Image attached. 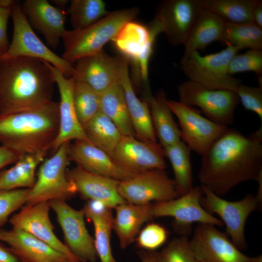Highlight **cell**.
<instances>
[{"label": "cell", "mask_w": 262, "mask_h": 262, "mask_svg": "<svg viewBox=\"0 0 262 262\" xmlns=\"http://www.w3.org/2000/svg\"><path fill=\"white\" fill-rule=\"evenodd\" d=\"M201 187L203 191L201 206L209 213L217 214L226 226L232 242L239 249H245L247 243L245 228L247 219L251 213L260 208L262 202L252 194L238 201H228L206 187Z\"/></svg>", "instance_id": "obj_9"}, {"label": "cell", "mask_w": 262, "mask_h": 262, "mask_svg": "<svg viewBox=\"0 0 262 262\" xmlns=\"http://www.w3.org/2000/svg\"><path fill=\"white\" fill-rule=\"evenodd\" d=\"M252 22L262 29V1L258 0L252 12Z\"/></svg>", "instance_id": "obj_47"}, {"label": "cell", "mask_w": 262, "mask_h": 262, "mask_svg": "<svg viewBox=\"0 0 262 262\" xmlns=\"http://www.w3.org/2000/svg\"><path fill=\"white\" fill-rule=\"evenodd\" d=\"M0 241L7 243L23 262H72L30 233L13 228L2 230Z\"/></svg>", "instance_id": "obj_24"}, {"label": "cell", "mask_w": 262, "mask_h": 262, "mask_svg": "<svg viewBox=\"0 0 262 262\" xmlns=\"http://www.w3.org/2000/svg\"><path fill=\"white\" fill-rule=\"evenodd\" d=\"M11 9L12 7H0V50L3 53L8 49L10 44L7 35V26Z\"/></svg>", "instance_id": "obj_43"}, {"label": "cell", "mask_w": 262, "mask_h": 262, "mask_svg": "<svg viewBox=\"0 0 262 262\" xmlns=\"http://www.w3.org/2000/svg\"><path fill=\"white\" fill-rule=\"evenodd\" d=\"M198 177L219 196L243 182L262 179V126L247 135L228 128L202 155Z\"/></svg>", "instance_id": "obj_1"}, {"label": "cell", "mask_w": 262, "mask_h": 262, "mask_svg": "<svg viewBox=\"0 0 262 262\" xmlns=\"http://www.w3.org/2000/svg\"><path fill=\"white\" fill-rule=\"evenodd\" d=\"M200 9L196 0H165L158 6L154 19L170 44L184 45Z\"/></svg>", "instance_id": "obj_16"}, {"label": "cell", "mask_w": 262, "mask_h": 262, "mask_svg": "<svg viewBox=\"0 0 262 262\" xmlns=\"http://www.w3.org/2000/svg\"><path fill=\"white\" fill-rule=\"evenodd\" d=\"M225 23L216 14L201 8L183 45L184 52L203 49L214 41H221Z\"/></svg>", "instance_id": "obj_28"}, {"label": "cell", "mask_w": 262, "mask_h": 262, "mask_svg": "<svg viewBox=\"0 0 262 262\" xmlns=\"http://www.w3.org/2000/svg\"><path fill=\"white\" fill-rule=\"evenodd\" d=\"M169 160L174 175V180L180 196L193 187L191 149L182 141L163 148Z\"/></svg>", "instance_id": "obj_32"}, {"label": "cell", "mask_w": 262, "mask_h": 262, "mask_svg": "<svg viewBox=\"0 0 262 262\" xmlns=\"http://www.w3.org/2000/svg\"><path fill=\"white\" fill-rule=\"evenodd\" d=\"M70 144V142L63 144L50 157L43 160L35 182L30 189L26 205L55 199L66 200L77 193L66 174Z\"/></svg>", "instance_id": "obj_7"}, {"label": "cell", "mask_w": 262, "mask_h": 262, "mask_svg": "<svg viewBox=\"0 0 262 262\" xmlns=\"http://www.w3.org/2000/svg\"><path fill=\"white\" fill-rule=\"evenodd\" d=\"M68 158L86 171L119 181L138 174L123 168L107 153L85 140H75L70 144Z\"/></svg>", "instance_id": "obj_20"}, {"label": "cell", "mask_w": 262, "mask_h": 262, "mask_svg": "<svg viewBox=\"0 0 262 262\" xmlns=\"http://www.w3.org/2000/svg\"><path fill=\"white\" fill-rule=\"evenodd\" d=\"M203 191L200 186L193 187L189 192L170 200L152 204L154 217H171L174 229L181 236H187L194 223L210 224L223 227L222 221L206 211L200 203Z\"/></svg>", "instance_id": "obj_11"}, {"label": "cell", "mask_w": 262, "mask_h": 262, "mask_svg": "<svg viewBox=\"0 0 262 262\" xmlns=\"http://www.w3.org/2000/svg\"><path fill=\"white\" fill-rule=\"evenodd\" d=\"M258 0H196L201 8L209 10L226 22H252V12Z\"/></svg>", "instance_id": "obj_33"}, {"label": "cell", "mask_w": 262, "mask_h": 262, "mask_svg": "<svg viewBox=\"0 0 262 262\" xmlns=\"http://www.w3.org/2000/svg\"><path fill=\"white\" fill-rule=\"evenodd\" d=\"M49 202L26 205L10 219L13 228L26 231L67 257L72 262H81L56 236L49 215Z\"/></svg>", "instance_id": "obj_18"}, {"label": "cell", "mask_w": 262, "mask_h": 262, "mask_svg": "<svg viewBox=\"0 0 262 262\" xmlns=\"http://www.w3.org/2000/svg\"><path fill=\"white\" fill-rule=\"evenodd\" d=\"M0 262H23L9 247L0 243Z\"/></svg>", "instance_id": "obj_45"}, {"label": "cell", "mask_w": 262, "mask_h": 262, "mask_svg": "<svg viewBox=\"0 0 262 262\" xmlns=\"http://www.w3.org/2000/svg\"><path fill=\"white\" fill-rule=\"evenodd\" d=\"M168 233L163 226L152 223L141 229L135 240L138 247L142 249L155 250L166 242Z\"/></svg>", "instance_id": "obj_41"}, {"label": "cell", "mask_w": 262, "mask_h": 262, "mask_svg": "<svg viewBox=\"0 0 262 262\" xmlns=\"http://www.w3.org/2000/svg\"><path fill=\"white\" fill-rule=\"evenodd\" d=\"M83 130L92 144L111 156L122 136L114 122L100 111L85 125Z\"/></svg>", "instance_id": "obj_31"}, {"label": "cell", "mask_w": 262, "mask_h": 262, "mask_svg": "<svg viewBox=\"0 0 262 262\" xmlns=\"http://www.w3.org/2000/svg\"><path fill=\"white\" fill-rule=\"evenodd\" d=\"M215 226L199 224L189 243L192 252L199 262H262V257H248Z\"/></svg>", "instance_id": "obj_14"}, {"label": "cell", "mask_w": 262, "mask_h": 262, "mask_svg": "<svg viewBox=\"0 0 262 262\" xmlns=\"http://www.w3.org/2000/svg\"><path fill=\"white\" fill-rule=\"evenodd\" d=\"M164 262H199L194 256L187 236L173 238L160 252Z\"/></svg>", "instance_id": "obj_39"}, {"label": "cell", "mask_w": 262, "mask_h": 262, "mask_svg": "<svg viewBox=\"0 0 262 262\" xmlns=\"http://www.w3.org/2000/svg\"><path fill=\"white\" fill-rule=\"evenodd\" d=\"M137 253L141 262H164L160 252L141 249Z\"/></svg>", "instance_id": "obj_46"}, {"label": "cell", "mask_w": 262, "mask_h": 262, "mask_svg": "<svg viewBox=\"0 0 262 262\" xmlns=\"http://www.w3.org/2000/svg\"><path fill=\"white\" fill-rule=\"evenodd\" d=\"M16 2L13 0H0V7H11Z\"/></svg>", "instance_id": "obj_48"}, {"label": "cell", "mask_w": 262, "mask_h": 262, "mask_svg": "<svg viewBox=\"0 0 262 262\" xmlns=\"http://www.w3.org/2000/svg\"><path fill=\"white\" fill-rule=\"evenodd\" d=\"M73 101L77 117L83 129L100 111V95L75 75L74 76Z\"/></svg>", "instance_id": "obj_34"}, {"label": "cell", "mask_w": 262, "mask_h": 262, "mask_svg": "<svg viewBox=\"0 0 262 262\" xmlns=\"http://www.w3.org/2000/svg\"><path fill=\"white\" fill-rule=\"evenodd\" d=\"M139 12L136 7L115 10L85 28L66 30L62 37L64 48L62 57L72 64L82 57L101 51Z\"/></svg>", "instance_id": "obj_4"}, {"label": "cell", "mask_w": 262, "mask_h": 262, "mask_svg": "<svg viewBox=\"0 0 262 262\" xmlns=\"http://www.w3.org/2000/svg\"><path fill=\"white\" fill-rule=\"evenodd\" d=\"M246 71L262 74V49H249L243 54L235 55L230 61L228 73L232 75Z\"/></svg>", "instance_id": "obj_38"}, {"label": "cell", "mask_w": 262, "mask_h": 262, "mask_svg": "<svg viewBox=\"0 0 262 262\" xmlns=\"http://www.w3.org/2000/svg\"><path fill=\"white\" fill-rule=\"evenodd\" d=\"M100 112L114 122L122 135H133L124 91L119 81L100 94Z\"/></svg>", "instance_id": "obj_30"}, {"label": "cell", "mask_w": 262, "mask_h": 262, "mask_svg": "<svg viewBox=\"0 0 262 262\" xmlns=\"http://www.w3.org/2000/svg\"><path fill=\"white\" fill-rule=\"evenodd\" d=\"M168 104L178 119L183 141L191 150L201 156L228 128L204 117L196 109L180 101L168 99Z\"/></svg>", "instance_id": "obj_13"}, {"label": "cell", "mask_w": 262, "mask_h": 262, "mask_svg": "<svg viewBox=\"0 0 262 262\" xmlns=\"http://www.w3.org/2000/svg\"><path fill=\"white\" fill-rule=\"evenodd\" d=\"M109 13L102 0H72L67 10L73 29L85 28Z\"/></svg>", "instance_id": "obj_36"}, {"label": "cell", "mask_w": 262, "mask_h": 262, "mask_svg": "<svg viewBox=\"0 0 262 262\" xmlns=\"http://www.w3.org/2000/svg\"><path fill=\"white\" fill-rule=\"evenodd\" d=\"M239 50L231 45L204 56L198 51L184 52L180 68L189 80L213 90L236 92L241 80L228 73L230 61Z\"/></svg>", "instance_id": "obj_5"}, {"label": "cell", "mask_w": 262, "mask_h": 262, "mask_svg": "<svg viewBox=\"0 0 262 262\" xmlns=\"http://www.w3.org/2000/svg\"><path fill=\"white\" fill-rule=\"evenodd\" d=\"M52 1L55 4L56 7L62 10L68 3V0H53Z\"/></svg>", "instance_id": "obj_49"}, {"label": "cell", "mask_w": 262, "mask_h": 262, "mask_svg": "<svg viewBox=\"0 0 262 262\" xmlns=\"http://www.w3.org/2000/svg\"><path fill=\"white\" fill-rule=\"evenodd\" d=\"M55 83L45 61L24 56L0 58V115L31 109L52 100Z\"/></svg>", "instance_id": "obj_2"}, {"label": "cell", "mask_w": 262, "mask_h": 262, "mask_svg": "<svg viewBox=\"0 0 262 262\" xmlns=\"http://www.w3.org/2000/svg\"><path fill=\"white\" fill-rule=\"evenodd\" d=\"M66 174L77 193L84 198L101 201L112 209L126 202L118 191L120 181L117 180L88 172L77 166L66 170Z\"/></svg>", "instance_id": "obj_23"}, {"label": "cell", "mask_w": 262, "mask_h": 262, "mask_svg": "<svg viewBox=\"0 0 262 262\" xmlns=\"http://www.w3.org/2000/svg\"></svg>", "instance_id": "obj_51"}, {"label": "cell", "mask_w": 262, "mask_h": 262, "mask_svg": "<svg viewBox=\"0 0 262 262\" xmlns=\"http://www.w3.org/2000/svg\"><path fill=\"white\" fill-rule=\"evenodd\" d=\"M29 191L30 188L0 191V228L13 212L26 204Z\"/></svg>", "instance_id": "obj_40"}, {"label": "cell", "mask_w": 262, "mask_h": 262, "mask_svg": "<svg viewBox=\"0 0 262 262\" xmlns=\"http://www.w3.org/2000/svg\"><path fill=\"white\" fill-rule=\"evenodd\" d=\"M47 63L57 85L60 98L59 131L50 149L52 154L61 145L72 140L89 141L78 120L74 106V77L67 78L57 68Z\"/></svg>", "instance_id": "obj_19"}, {"label": "cell", "mask_w": 262, "mask_h": 262, "mask_svg": "<svg viewBox=\"0 0 262 262\" xmlns=\"http://www.w3.org/2000/svg\"><path fill=\"white\" fill-rule=\"evenodd\" d=\"M118 191L127 202L147 204L172 200L180 196L174 180L164 169H152L138 173L119 182Z\"/></svg>", "instance_id": "obj_12"}, {"label": "cell", "mask_w": 262, "mask_h": 262, "mask_svg": "<svg viewBox=\"0 0 262 262\" xmlns=\"http://www.w3.org/2000/svg\"><path fill=\"white\" fill-rule=\"evenodd\" d=\"M3 54V52L0 50V56Z\"/></svg>", "instance_id": "obj_50"}, {"label": "cell", "mask_w": 262, "mask_h": 262, "mask_svg": "<svg viewBox=\"0 0 262 262\" xmlns=\"http://www.w3.org/2000/svg\"><path fill=\"white\" fill-rule=\"evenodd\" d=\"M59 102L51 100L31 109L0 115V145L19 159L47 154L58 133Z\"/></svg>", "instance_id": "obj_3"}, {"label": "cell", "mask_w": 262, "mask_h": 262, "mask_svg": "<svg viewBox=\"0 0 262 262\" xmlns=\"http://www.w3.org/2000/svg\"><path fill=\"white\" fill-rule=\"evenodd\" d=\"M162 33L158 22L153 19L147 25L134 20L127 23L113 39L115 48L133 67L134 78L148 86L149 61L155 41Z\"/></svg>", "instance_id": "obj_6"}, {"label": "cell", "mask_w": 262, "mask_h": 262, "mask_svg": "<svg viewBox=\"0 0 262 262\" xmlns=\"http://www.w3.org/2000/svg\"><path fill=\"white\" fill-rule=\"evenodd\" d=\"M19 159L13 151L0 145V171L5 166L16 163Z\"/></svg>", "instance_id": "obj_44"}, {"label": "cell", "mask_w": 262, "mask_h": 262, "mask_svg": "<svg viewBox=\"0 0 262 262\" xmlns=\"http://www.w3.org/2000/svg\"><path fill=\"white\" fill-rule=\"evenodd\" d=\"M239 50L248 48L262 49V29L253 22L233 23L226 22L222 41Z\"/></svg>", "instance_id": "obj_35"}, {"label": "cell", "mask_w": 262, "mask_h": 262, "mask_svg": "<svg viewBox=\"0 0 262 262\" xmlns=\"http://www.w3.org/2000/svg\"><path fill=\"white\" fill-rule=\"evenodd\" d=\"M84 215L93 224L95 247L100 262H117L113 256L111 245L114 219H105L91 213H84Z\"/></svg>", "instance_id": "obj_37"}, {"label": "cell", "mask_w": 262, "mask_h": 262, "mask_svg": "<svg viewBox=\"0 0 262 262\" xmlns=\"http://www.w3.org/2000/svg\"><path fill=\"white\" fill-rule=\"evenodd\" d=\"M236 93L244 108L255 113L262 121V87H254L241 83Z\"/></svg>", "instance_id": "obj_42"}, {"label": "cell", "mask_w": 262, "mask_h": 262, "mask_svg": "<svg viewBox=\"0 0 262 262\" xmlns=\"http://www.w3.org/2000/svg\"><path fill=\"white\" fill-rule=\"evenodd\" d=\"M178 92L180 102L199 107L212 121L227 127L233 123L240 102L236 92L210 89L190 80L180 84Z\"/></svg>", "instance_id": "obj_10"}, {"label": "cell", "mask_w": 262, "mask_h": 262, "mask_svg": "<svg viewBox=\"0 0 262 262\" xmlns=\"http://www.w3.org/2000/svg\"><path fill=\"white\" fill-rule=\"evenodd\" d=\"M21 9L32 28L42 34L49 47L55 49L66 29V13L46 0H26Z\"/></svg>", "instance_id": "obj_21"}, {"label": "cell", "mask_w": 262, "mask_h": 262, "mask_svg": "<svg viewBox=\"0 0 262 262\" xmlns=\"http://www.w3.org/2000/svg\"><path fill=\"white\" fill-rule=\"evenodd\" d=\"M122 59L102 50L77 60L76 75L100 95L118 81Z\"/></svg>", "instance_id": "obj_22"}, {"label": "cell", "mask_w": 262, "mask_h": 262, "mask_svg": "<svg viewBox=\"0 0 262 262\" xmlns=\"http://www.w3.org/2000/svg\"><path fill=\"white\" fill-rule=\"evenodd\" d=\"M13 23L12 39L6 52L0 58L29 57L49 63L60 70L67 78L76 73L72 64L54 53L37 37L24 14L21 6L16 2L11 13Z\"/></svg>", "instance_id": "obj_8"}, {"label": "cell", "mask_w": 262, "mask_h": 262, "mask_svg": "<svg viewBox=\"0 0 262 262\" xmlns=\"http://www.w3.org/2000/svg\"><path fill=\"white\" fill-rule=\"evenodd\" d=\"M149 106L151 120L156 135L164 148L180 140V129L174 120L168 99L163 90L155 96L146 97Z\"/></svg>", "instance_id": "obj_27"}, {"label": "cell", "mask_w": 262, "mask_h": 262, "mask_svg": "<svg viewBox=\"0 0 262 262\" xmlns=\"http://www.w3.org/2000/svg\"><path fill=\"white\" fill-rule=\"evenodd\" d=\"M111 157L123 168L136 173L166 167L160 144L139 140L133 135H122Z\"/></svg>", "instance_id": "obj_17"}, {"label": "cell", "mask_w": 262, "mask_h": 262, "mask_svg": "<svg viewBox=\"0 0 262 262\" xmlns=\"http://www.w3.org/2000/svg\"><path fill=\"white\" fill-rule=\"evenodd\" d=\"M63 232L66 245L81 262H96L94 238L89 234L82 209L76 210L63 200L49 201Z\"/></svg>", "instance_id": "obj_15"}, {"label": "cell", "mask_w": 262, "mask_h": 262, "mask_svg": "<svg viewBox=\"0 0 262 262\" xmlns=\"http://www.w3.org/2000/svg\"><path fill=\"white\" fill-rule=\"evenodd\" d=\"M129 64L122 57L118 81L124 91L134 132L140 140L157 142L149 104L136 96L129 74Z\"/></svg>", "instance_id": "obj_25"}, {"label": "cell", "mask_w": 262, "mask_h": 262, "mask_svg": "<svg viewBox=\"0 0 262 262\" xmlns=\"http://www.w3.org/2000/svg\"><path fill=\"white\" fill-rule=\"evenodd\" d=\"M113 229L118 239L119 246L124 249L131 244L143 225L153 218L152 203L134 204L125 202L115 208Z\"/></svg>", "instance_id": "obj_26"}, {"label": "cell", "mask_w": 262, "mask_h": 262, "mask_svg": "<svg viewBox=\"0 0 262 262\" xmlns=\"http://www.w3.org/2000/svg\"><path fill=\"white\" fill-rule=\"evenodd\" d=\"M47 154L25 156L8 169L0 171V191L20 188H31L36 178L35 171Z\"/></svg>", "instance_id": "obj_29"}]
</instances>
